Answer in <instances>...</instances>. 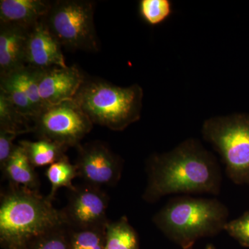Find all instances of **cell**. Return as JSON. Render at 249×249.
<instances>
[{"instance_id":"cell-1","label":"cell","mask_w":249,"mask_h":249,"mask_svg":"<svg viewBox=\"0 0 249 249\" xmlns=\"http://www.w3.org/2000/svg\"><path fill=\"white\" fill-rule=\"evenodd\" d=\"M147 179L142 199L155 204L174 194L219 196L222 174L217 159L197 139H188L169 152L146 161Z\"/></svg>"},{"instance_id":"cell-2","label":"cell","mask_w":249,"mask_h":249,"mask_svg":"<svg viewBox=\"0 0 249 249\" xmlns=\"http://www.w3.org/2000/svg\"><path fill=\"white\" fill-rule=\"evenodd\" d=\"M38 191L10 184L1 196L0 242L5 249H21L42 234L67 225L61 210Z\"/></svg>"},{"instance_id":"cell-3","label":"cell","mask_w":249,"mask_h":249,"mask_svg":"<svg viewBox=\"0 0 249 249\" xmlns=\"http://www.w3.org/2000/svg\"><path fill=\"white\" fill-rule=\"evenodd\" d=\"M229 209L216 198H172L152 217V222L182 249H193L198 240L224 231Z\"/></svg>"},{"instance_id":"cell-4","label":"cell","mask_w":249,"mask_h":249,"mask_svg":"<svg viewBox=\"0 0 249 249\" xmlns=\"http://www.w3.org/2000/svg\"><path fill=\"white\" fill-rule=\"evenodd\" d=\"M142 98L138 84L121 88L96 78L85 79L74 100L93 124L123 131L140 119Z\"/></svg>"},{"instance_id":"cell-5","label":"cell","mask_w":249,"mask_h":249,"mask_svg":"<svg viewBox=\"0 0 249 249\" xmlns=\"http://www.w3.org/2000/svg\"><path fill=\"white\" fill-rule=\"evenodd\" d=\"M201 133L220 156L228 178L235 184L249 185V114L211 118L204 121Z\"/></svg>"},{"instance_id":"cell-6","label":"cell","mask_w":249,"mask_h":249,"mask_svg":"<svg viewBox=\"0 0 249 249\" xmlns=\"http://www.w3.org/2000/svg\"><path fill=\"white\" fill-rule=\"evenodd\" d=\"M95 2L58 0L43 20L60 45L73 50L97 52L99 41L94 24Z\"/></svg>"},{"instance_id":"cell-7","label":"cell","mask_w":249,"mask_h":249,"mask_svg":"<svg viewBox=\"0 0 249 249\" xmlns=\"http://www.w3.org/2000/svg\"><path fill=\"white\" fill-rule=\"evenodd\" d=\"M93 124L73 99L46 106L34 121V132L39 139H48L67 148L77 147Z\"/></svg>"},{"instance_id":"cell-8","label":"cell","mask_w":249,"mask_h":249,"mask_svg":"<svg viewBox=\"0 0 249 249\" xmlns=\"http://www.w3.org/2000/svg\"><path fill=\"white\" fill-rule=\"evenodd\" d=\"M76 165L78 177L85 183L102 188L113 186L122 175L124 160L107 145L100 142L78 145Z\"/></svg>"},{"instance_id":"cell-9","label":"cell","mask_w":249,"mask_h":249,"mask_svg":"<svg viewBox=\"0 0 249 249\" xmlns=\"http://www.w3.org/2000/svg\"><path fill=\"white\" fill-rule=\"evenodd\" d=\"M109 201L102 188L84 183L70 191L66 206L61 211L67 226L72 229L106 225Z\"/></svg>"},{"instance_id":"cell-10","label":"cell","mask_w":249,"mask_h":249,"mask_svg":"<svg viewBox=\"0 0 249 249\" xmlns=\"http://www.w3.org/2000/svg\"><path fill=\"white\" fill-rule=\"evenodd\" d=\"M85 80L75 65L40 70L39 90L41 98L47 106L73 100Z\"/></svg>"},{"instance_id":"cell-11","label":"cell","mask_w":249,"mask_h":249,"mask_svg":"<svg viewBox=\"0 0 249 249\" xmlns=\"http://www.w3.org/2000/svg\"><path fill=\"white\" fill-rule=\"evenodd\" d=\"M43 19L29 31L26 49V66L37 70L66 67L62 46L49 30Z\"/></svg>"},{"instance_id":"cell-12","label":"cell","mask_w":249,"mask_h":249,"mask_svg":"<svg viewBox=\"0 0 249 249\" xmlns=\"http://www.w3.org/2000/svg\"><path fill=\"white\" fill-rule=\"evenodd\" d=\"M30 29L0 23V78L26 67V49Z\"/></svg>"},{"instance_id":"cell-13","label":"cell","mask_w":249,"mask_h":249,"mask_svg":"<svg viewBox=\"0 0 249 249\" xmlns=\"http://www.w3.org/2000/svg\"><path fill=\"white\" fill-rule=\"evenodd\" d=\"M53 1L1 0L0 23L31 29L48 14Z\"/></svg>"},{"instance_id":"cell-14","label":"cell","mask_w":249,"mask_h":249,"mask_svg":"<svg viewBox=\"0 0 249 249\" xmlns=\"http://www.w3.org/2000/svg\"><path fill=\"white\" fill-rule=\"evenodd\" d=\"M2 172L10 184L38 191L39 179L35 168L31 164L24 147L19 143L16 145Z\"/></svg>"},{"instance_id":"cell-15","label":"cell","mask_w":249,"mask_h":249,"mask_svg":"<svg viewBox=\"0 0 249 249\" xmlns=\"http://www.w3.org/2000/svg\"><path fill=\"white\" fill-rule=\"evenodd\" d=\"M19 144L24 147L28 158L35 168L49 166L66 156L67 147L48 139H40L36 142L21 141Z\"/></svg>"},{"instance_id":"cell-16","label":"cell","mask_w":249,"mask_h":249,"mask_svg":"<svg viewBox=\"0 0 249 249\" xmlns=\"http://www.w3.org/2000/svg\"><path fill=\"white\" fill-rule=\"evenodd\" d=\"M106 249H139V235L126 216L106 225Z\"/></svg>"},{"instance_id":"cell-17","label":"cell","mask_w":249,"mask_h":249,"mask_svg":"<svg viewBox=\"0 0 249 249\" xmlns=\"http://www.w3.org/2000/svg\"><path fill=\"white\" fill-rule=\"evenodd\" d=\"M40 71V70L26 66L9 76H5L11 78L26 93L34 107L36 117L47 106L41 98L39 90Z\"/></svg>"},{"instance_id":"cell-18","label":"cell","mask_w":249,"mask_h":249,"mask_svg":"<svg viewBox=\"0 0 249 249\" xmlns=\"http://www.w3.org/2000/svg\"><path fill=\"white\" fill-rule=\"evenodd\" d=\"M46 176L51 183V191L47 197L53 201L58 190L65 187L69 191L75 188L72 181L78 177L76 165L72 164L65 156L62 160L49 165L46 171Z\"/></svg>"},{"instance_id":"cell-19","label":"cell","mask_w":249,"mask_h":249,"mask_svg":"<svg viewBox=\"0 0 249 249\" xmlns=\"http://www.w3.org/2000/svg\"><path fill=\"white\" fill-rule=\"evenodd\" d=\"M30 122L32 121L22 115L5 93L0 91V129L9 131L18 136L34 131V127L31 125Z\"/></svg>"},{"instance_id":"cell-20","label":"cell","mask_w":249,"mask_h":249,"mask_svg":"<svg viewBox=\"0 0 249 249\" xmlns=\"http://www.w3.org/2000/svg\"><path fill=\"white\" fill-rule=\"evenodd\" d=\"M106 225L85 229L70 227L71 249H106Z\"/></svg>"},{"instance_id":"cell-21","label":"cell","mask_w":249,"mask_h":249,"mask_svg":"<svg viewBox=\"0 0 249 249\" xmlns=\"http://www.w3.org/2000/svg\"><path fill=\"white\" fill-rule=\"evenodd\" d=\"M21 249H71L70 228L62 225L42 234Z\"/></svg>"},{"instance_id":"cell-22","label":"cell","mask_w":249,"mask_h":249,"mask_svg":"<svg viewBox=\"0 0 249 249\" xmlns=\"http://www.w3.org/2000/svg\"><path fill=\"white\" fill-rule=\"evenodd\" d=\"M139 12L149 25H160L173 14V3L170 0H141Z\"/></svg>"},{"instance_id":"cell-23","label":"cell","mask_w":249,"mask_h":249,"mask_svg":"<svg viewBox=\"0 0 249 249\" xmlns=\"http://www.w3.org/2000/svg\"><path fill=\"white\" fill-rule=\"evenodd\" d=\"M0 91L5 93L22 115L34 123L36 114L26 93L9 77L0 78Z\"/></svg>"},{"instance_id":"cell-24","label":"cell","mask_w":249,"mask_h":249,"mask_svg":"<svg viewBox=\"0 0 249 249\" xmlns=\"http://www.w3.org/2000/svg\"><path fill=\"white\" fill-rule=\"evenodd\" d=\"M224 231L241 245L249 247V211L240 217L229 221Z\"/></svg>"},{"instance_id":"cell-25","label":"cell","mask_w":249,"mask_h":249,"mask_svg":"<svg viewBox=\"0 0 249 249\" xmlns=\"http://www.w3.org/2000/svg\"><path fill=\"white\" fill-rule=\"evenodd\" d=\"M17 134L0 129V168L2 170L14 152L15 139Z\"/></svg>"},{"instance_id":"cell-26","label":"cell","mask_w":249,"mask_h":249,"mask_svg":"<svg viewBox=\"0 0 249 249\" xmlns=\"http://www.w3.org/2000/svg\"><path fill=\"white\" fill-rule=\"evenodd\" d=\"M204 249H216V248L214 245L210 244V245H206Z\"/></svg>"}]
</instances>
